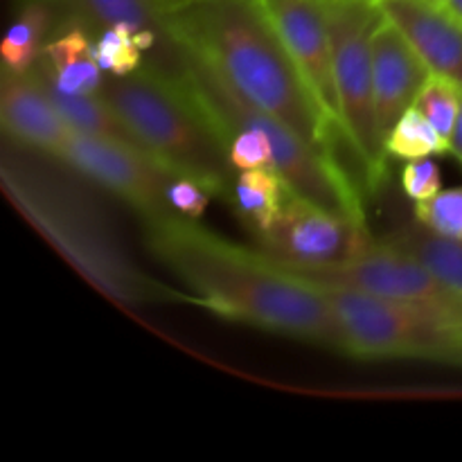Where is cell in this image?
Masks as SVG:
<instances>
[{
    "label": "cell",
    "instance_id": "1",
    "mask_svg": "<svg viewBox=\"0 0 462 462\" xmlns=\"http://www.w3.org/2000/svg\"><path fill=\"white\" fill-rule=\"evenodd\" d=\"M144 244L215 314L343 352L341 329L316 284L260 248L237 246L183 215L144 221Z\"/></svg>",
    "mask_w": 462,
    "mask_h": 462
},
{
    "label": "cell",
    "instance_id": "2",
    "mask_svg": "<svg viewBox=\"0 0 462 462\" xmlns=\"http://www.w3.org/2000/svg\"><path fill=\"white\" fill-rule=\"evenodd\" d=\"M167 25L176 43L206 59L248 102L343 167L341 153L361 162L346 131L319 106L257 0H188L167 12Z\"/></svg>",
    "mask_w": 462,
    "mask_h": 462
},
{
    "label": "cell",
    "instance_id": "3",
    "mask_svg": "<svg viewBox=\"0 0 462 462\" xmlns=\"http://www.w3.org/2000/svg\"><path fill=\"white\" fill-rule=\"evenodd\" d=\"M99 93L120 113L140 147L179 176L201 183L215 199L230 201L235 167L228 144L171 72L144 61L126 77L108 75Z\"/></svg>",
    "mask_w": 462,
    "mask_h": 462
},
{
    "label": "cell",
    "instance_id": "4",
    "mask_svg": "<svg viewBox=\"0 0 462 462\" xmlns=\"http://www.w3.org/2000/svg\"><path fill=\"white\" fill-rule=\"evenodd\" d=\"M307 280L316 284L337 319L343 355L356 359H431L462 365V320L361 289Z\"/></svg>",
    "mask_w": 462,
    "mask_h": 462
},
{
    "label": "cell",
    "instance_id": "5",
    "mask_svg": "<svg viewBox=\"0 0 462 462\" xmlns=\"http://www.w3.org/2000/svg\"><path fill=\"white\" fill-rule=\"evenodd\" d=\"M323 9L332 36L341 126L364 162L368 194H377L386 179L388 152L374 106L373 34L386 16L379 0H323Z\"/></svg>",
    "mask_w": 462,
    "mask_h": 462
},
{
    "label": "cell",
    "instance_id": "6",
    "mask_svg": "<svg viewBox=\"0 0 462 462\" xmlns=\"http://www.w3.org/2000/svg\"><path fill=\"white\" fill-rule=\"evenodd\" d=\"M57 161L120 199L143 221L176 215L170 188L180 176L140 144L75 134Z\"/></svg>",
    "mask_w": 462,
    "mask_h": 462
},
{
    "label": "cell",
    "instance_id": "7",
    "mask_svg": "<svg viewBox=\"0 0 462 462\" xmlns=\"http://www.w3.org/2000/svg\"><path fill=\"white\" fill-rule=\"evenodd\" d=\"M282 266H287L293 273L305 275V278L361 289V291L374 293V296L427 307V310L462 320V291L442 282L427 266L420 264L413 255L393 246L382 237H374L365 251H361L352 260L341 262V264Z\"/></svg>",
    "mask_w": 462,
    "mask_h": 462
},
{
    "label": "cell",
    "instance_id": "8",
    "mask_svg": "<svg viewBox=\"0 0 462 462\" xmlns=\"http://www.w3.org/2000/svg\"><path fill=\"white\" fill-rule=\"evenodd\" d=\"M253 239L260 251L282 264L332 266L365 251L374 235L365 221L325 210L287 188L280 215L266 233Z\"/></svg>",
    "mask_w": 462,
    "mask_h": 462
},
{
    "label": "cell",
    "instance_id": "9",
    "mask_svg": "<svg viewBox=\"0 0 462 462\" xmlns=\"http://www.w3.org/2000/svg\"><path fill=\"white\" fill-rule=\"evenodd\" d=\"M325 116L341 126L323 0H257ZM343 129V126H341Z\"/></svg>",
    "mask_w": 462,
    "mask_h": 462
},
{
    "label": "cell",
    "instance_id": "10",
    "mask_svg": "<svg viewBox=\"0 0 462 462\" xmlns=\"http://www.w3.org/2000/svg\"><path fill=\"white\" fill-rule=\"evenodd\" d=\"M59 21H75L95 36L106 27L122 25L134 32L147 54L144 61L161 70H176L180 45L167 25V12L161 0H50Z\"/></svg>",
    "mask_w": 462,
    "mask_h": 462
},
{
    "label": "cell",
    "instance_id": "11",
    "mask_svg": "<svg viewBox=\"0 0 462 462\" xmlns=\"http://www.w3.org/2000/svg\"><path fill=\"white\" fill-rule=\"evenodd\" d=\"M429 70L462 88V16L447 0H379Z\"/></svg>",
    "mask_w": 462,
    "mask_h": 462
},
{
    "label": "cell",
    "instance_id": "12",
    "mask_svg": "<svg viewBox=\"0 0 462 462\" xmlns=\"http://www.w3.org/2000/svg\"><path fill=\"white\" fill-rule=\"evenodd\" d=\"M431 75L400 27L383 18L373 34L374 106L383 140L397 120L413 106Z\"/></svg>",
    "mask_w": 462,
    "mask_h": 462
},
{
    "label": "cell",
    "instance_id": "13",
    "mask_svg": "<svg viewBox=\"0 0 462 462\" xmlns=\"http://www.w3.org/2000/svg\"><path fill=\"white\" fill-rule=\"evenodd\" d=\"M0 125L16 144L57 158L75 131L68 126L50 99L36 70L12 75L3 70L0 84Z\"/></svg>",
    "mask_w": 462,
    "mask_h": 462
},
{
    "label": "cell",
    "instance_id": "14",
    "mask_svg": "<svg viewBox=\"0 0 462 462\" xmlns=\"http://www.w3.org/2000/svg\"><path fill=\"white\" fill-rule=\"evenodd\" d=\"M36 70L59 90L95 95L104 86V70L95 57V34L75 21H57Z\"/></svg>",
    "mask_w": 462,
    "mask_h": 462
},
{
    "label": "cell",
    "instance_id": "15",
    "mask_svg": "<svg viewBox=\"0 0 462 462\" xmlns=\"http://www.w3.org/2000/svg\"><path fill=\"white\" fill-rule=\"evenodd\" d=\"M54 27V7L50 0H25L16 12L0 45L3 70L12 75L32 72L43 57V48Z\"/></svg>",
    "mask_w": 462,
    "mask_h": 462
},
{
    "label": "cell",
    "instance_id": "16",
    "mask_svg": "<svg viewBox=\"0 0 462 462\" xmlns=\"http://www.w3.org/2000/svg\"><path fill=\"white\" fill-rule=\"evenodd\" d=\"M287 183L273 167H260V170L239 171L235 176L230 206L235 215L242 221L244 228L257 237L266 233L275 217L282 210Z\"/></svg>",
    "mask_w": 462,
    "mask_h": 462
},
{
    "label": "cell",
    "instance_id": "17",
    "mask_svg": "<svg viewBox=\"0 0 462 462\" xmlns=\"http://www.w3.org/2000/svg\"><path fill=\"white\" fill-rule=\"evenodd\" d=\"M382 239L413 255L442 282L462 291V239L436 233L418 219L413 224L397 226Z\"/></svg>",
    "mask_w": 462,
    "mask_h": 462
},
{
    "label": "cell",
    "instance_id": "18",
    "mask_svg": "<svg viewBox=\"0 0 462 462\" xmlns=\"http://www.w3.org/2000/svg\"><path fill=\"white\" fill-rule=\"evenodd\" d=\"M36 75H39V79L43 81L50 99H52L54 106L59 108L63 120L68 122V126H70L75 134L93 135V138H113V140H125V143H135V138L131 135L129 126L125 125L120 113L113 108V104L108 102L102 93H95V95L63 93V90H59L57 86L50 84L39 70H36Z\"/></svg>",
    "mask_w": 462,
    "mask_h": 462
},
{
    "label": "cell",
    "instance_id": "19",
    "mask_svg": "<svg viewBox=\"0 0 462 462\" xmlns=\"http://www.w3.org/2000/svg\"><path fill=\"white\" fill-rule=\"evenodd\" d=\"M388 158L420 161V158L445 156L451 152V140L445 138L422 113L411 106L386 135Z\"/></svg>",
    "mask_w": 462,
    "mask_h": 462
},
{
    "label": "cell",
    "instance_id": "20",
    "mask_svg": "<svg viewBox=\"0 0 462 462\" xmlns=\"http://www.w3.org/2000/svg\"><path fill=\"white\" fill-rule=\"evenodd\" d=\"M462 104V88L454 81L445 79V77L431 75L420 95L415 97L413 106L440 131L445 138L451 140L456 129V122L460 116Z\"/></svg>",
    "mask_w": 462,
    "mask_h": 462
},
{
    "label": "cell",
    "instance_id": "21",
    "mask_svg": "<svg viewBox=\"0 0 462 462\" xmlns=\"http://www.w3.org/2000/svg\"><path fill=\"white\" fill-rule=\"evenodd\" d=\"M95 57H97L104 75L126 77L143 68L147 54L138 45L134 32L116 25L106 27L95 36Z\"/></svg>",
    "mask_w": 462,
    "mask_h": 462
},
{
    "label": "cell",
    "instance_id": "22",
    "mask_svg": "<svg viewBox=\"0 0 462 462\" xmlns=\"http://www.w3.org/2000/svg\"><path fill=\"white\" fill-rule=\"evenodd\" d=\"M415 219L436 233L462 239V188L440 189L436 197L415 203Z\"/></svg>",
    "mask_w": 462,
    "mask_h": 462
},
{
    "label": "cell",
    "instance_id": "23",
    "mask_svg": "<svg viewBox=\"0 0 462 462\" xmlns=\"http://www.w3.org/2000/svg\"><path fill=\"white\" fill-rule=\"evenodd\" d=\"M402 188L409 199L427 201L436 197L442 189V174L440 167L433 158H420V161H409L402 170Z\"/></svg>",
    "mask_w": 462,
    "mask_h": 462
},
{
    "label": "cell",
    "instance_id": "24",
    "mask_svg": "<svg viewBox=\"0 0 462 462\" xmlns=\"http://www.w3.org/2000/svg\"><path fill=\"white\" fill-rule=\"evenodd\" d=\"M212 199L215 197H212L210 189L203 188L194 179H185V176L176 179L170 188V203L174 212L189 217V219H201Z\"/></svg>",
    "mask_w": 462,
    "mask_h": 462
},
{
    "label": "cell",
    "instance_id": "25",
    "mask_svg": "<svg viewBox=\"0 0 462 462\" xmlns=\"http://www.w3.org/2000/svg\"><path fill=\"white\" fill-rule=\"evenodd\" d=\"M451 153L462 162V104H460V116L456 122L454 135H451Z\"/></svg>",
    "mask_w": 462,
    "mask_h": 462
},
{
    "label": "cell",
    "instance_id": "26",
    "mask_svg": "<svg viewBox=\"0 0 462 462\" xmlns=\"http://www.w3.org/2000/svg\"><path fill=\"white\" fill-rule=\"evenodd\" d=\"M161 3H162V7H165V12H170V9L179 7V5L188 3V0H161Z\"/></svg>",
    "mask_w": 462,
    "mask_h": 462
},
{
    "label": "cell",
    "instance_id": "27",
    "mask_svg": "<svg viewBox=\"0 0 462 462\" xmlns=\"http://www.w3.org/2000/svg\"><path fill=\"white\" fill-rule=\"evenodd\" d=\"M447 3H449V5H451V7H454V9H456V12H458V14H460V16H462V0H447Z\"/></svg>",
    "mask_w": 462,
    "mask_h": 462
}]
</instances>
